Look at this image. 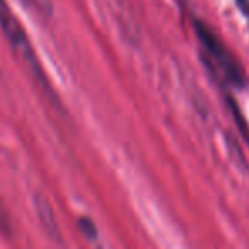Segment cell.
I'll return each mask as SVG.
<instances>
[{"label": "cell", "mask_w": 249, "mask_h": 249, "mask_svg": "<svg viewBox=\"0 0 249 249\" xmlns=\"http://www.w3.org/2000/svg\"><path fill=\"white\" fill-rule=\"evenodd\" d=\"M193 26L198 41L203 48V62L207 63L208 70H212L215 75H220L225 82L232 84L239 89L244 87V70L241 69L235 56L227 50L224 41L217 36V33L200 19H193Z\"/></svg>", "instance_id": "6da1fadb"}, {"label": "cell", "mask_w": 249, "mask_h": 249, "mask_svg": "<svg viewBox=\"0 0 249 249\" xmlns=\"http://www.w3.org/2000/svg\"><path fill=\"white\" fill-rule=\"evenodd\" d=\"M0 28H2V31H4L5 38L9 39L11 46L14 48V52L24 60L26 65H28L29 69H31V72L36 75V79L48 89V82H46L45 72H43L41 65H39L38 58H36L35 50H33V46H31V43H29L28 36H26L24 29H22L21 22H19L18 18L11 12V9H9L5 0H0Z\"/></svg>", "instance_id": "7a4b0ae2"}, {"label": "cell", "mask_w": 249, "mask_h": 249, "mask_svg": "<svg viewBox=\"0 0 249 249\" xmlns=\"http://www.w3.org/2000/svg\"><path fill=\"white\" fill-rule=\"evenodd\" d=\"M35 205H36V213H38L39 222L43 224V227L48 231V234L53 239L60 237V231H58V224H56L55 213H53L50 203L45 200L43 196H36L35 198Z\"/></svg>", "instance_id": "3957f363"}, {"label": "cell", "mask_w": 249, "mask_h": 249, "mask_svg": "<svg viewBox=\"0 0 249 249\" xmlns=\"http://www.w3.org/2000/svg\"><path fill=\"white\" fill-rule=\"evenodd\" d=\"M0 229L5 232V234H11L12 232V224H11V215H9L5 205L0 200Z\"/></svg>", "instance_id": "277c9868"}, {"label": "cell", "mask_w": 249, "mask_h": 249, "mask_svg": "<svg viewBox=\"0 0 249 249\" xmlns=\"http://www.w3.org/2000/svg\"><path fill=\"white\" fill-rule=\"evenodd\" d=\"M237 7L241 9V12L249 19V0H235Z\"/></svg>", "instance_id": "5b68a950"}, {"label": "cell", "mask_w": 249, "mask_h": 249, "mask_svg": "<svg viewBox=\"0 0 249 249\" xmlns=\"http://www.w3.org/2000/svg\"><path fill=\"white\" fill-rule=\"evenodd\" d=\"M26 2H28V4H36V0H26Z\"/></svg>", "instance_id": "8992f818"}]
</instances>
